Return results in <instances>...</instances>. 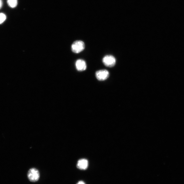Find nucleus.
I'll list each match as a JSON object with an SVG mask.
<instances>
[{
    "label": "nucleus",
    "instance_id": "f257e3e1",
    "mask_svg": "<svg viewBox=\"0 0 184 184\" xmlns=\"http://www.w3.org/2000/svg\"><path fill=\"white\" fill-rule=\"evenodd\" d=\"M85 48V44L83 41L78 40L74 42L71 45L72 51L75 53L78 54L83 51Z\"/></svg>",
    "mask_w": 184,
    "mask_h": 184
},
{
    "label": "nucleus",
    "instance_id": "f03ea898",
    "mask_svg": "<svg viewBox=\"0 0 184 184\" xmlns=\"http://www.w3.org/2000/svg\"><path fill=\"white\" fill-rule=\"evenodd\" d=\"M27 176L30 181L36 182L40 178L39 172L36 168H32L29 171Z\"/></svg>",
    "mask_w": 184,
    "mask_h": 184
},
{
    "label": "nucleus",
    "instance_id": "7ed1b4c3",
    "mask_svg": "<svg viewBox=\"0 0 184 184\" xmlns=\"http://www.w3.org/2000/svg\"><path fill=\"white\" fill-rule=\"evenodd\" d=\"M103 61L104 64L108 67H112L116 63L115 58L111 55H108L103 58Z\"/></svg>",
    "mask_w": 184,
    "mask_h": 184
},
{
    "label": "nucleus",
    "instance_id": "20e7f679",
    "mask_svg": "<svg viewBox=\"0 0 184 184\" xmlns=\"http://www.w3.org/2000/svg\"><path fill=\"white\" fill-rule=\"evenodd\" d=\"M109 73L107 70H102L96 72V76L98 80L104 81L108 79L109 76Z\"/></svg>",
    "mask_w": 184,
    "mask_h": 184
},
{
    "label": "nucleus",
    "instance_id": "39448f33",
    "mask_svg": "<svg viewBox=\"0 0 184 184\" xmlns=\"http://www.w3.org/2000/svg\"><path fill=\"white\" fill-rule=\"evenodd\" d=\"M76 66L77 71H83L87 68V65L85 61L83 60H77L76 62Z\"/></svg>",
    "mask_w": 184,
    "mask_h": 184
},
{
    "label": "nucleus",
    "instance_id": "423d86ee",
    "mask_svg": "<svg viewBox=\"0 0 184 184\" xmlns=\"http://www.w3.org/2000/svg\"><path fill=\"white\" fill-rule=\"evenodd\" d=\"M88 162L87 159H82L78 160L77 167L81 170H85L88 167Z\"/></svg>",
    "mask_w": 184,
    "mask_h": 184
},
{
    "label": "nucleus",
    "instance_id": "0eeeda50",
    "mask_svg": "<svg viewBox=\"0 0 184 184\" xmlns=\"http://www.w3.org/2000/svg\"><path fill=\"white\" fill-rule=\"evenodd\" d=\"M8 5L11 8H14L18 5V0H7Z\"/></svg>",
    "mask_w": 184,
    "mask_h": 184
},
{
    "label": "nucleus",
    "instance_id": "6e6552de",
    "mask_svg": "<svg viewBox=\"0 0 184 184\" xmlns=\"http://www.w3.org/2000/svg\"><path fill=\"white\" fill-rule=\"evenodd\" d=\"M7 19L6 14L3 13H0V24L4 22Z\"/></svg>",
    "mask_w": 184,
    "mask_h": 184
},
{
    "label": "nucleus",
    "instance_id": "1a4fd4ad",
    "mask_svg": "<svg viewBox=\"0 0 184 184\" xmlns=\"http://www.w3.org/2000/svg\"><path fill=\"white\" fill-rule=\"evenodd\" d=\"M3 3L2 0H0V9H1L3 7Z\"/></svg>",
    "mask_w": 184,
    "mask_h": 184
},
{
    "label": "nucleus",
    "instance_id": "9d476101",
    "mask_svg": "<svg viewBox=\"0 0 184 184\" xmlns=\"http://www.w3.org/2000/svg\"><path fill=\"white\" fill-rule=\"evenodd\" d=\"M77 184H85V183L83 181H81L78 182Z\"/></svg>",
    "mask_w": 184,
    "mask_h": 184
}]
</instances>
